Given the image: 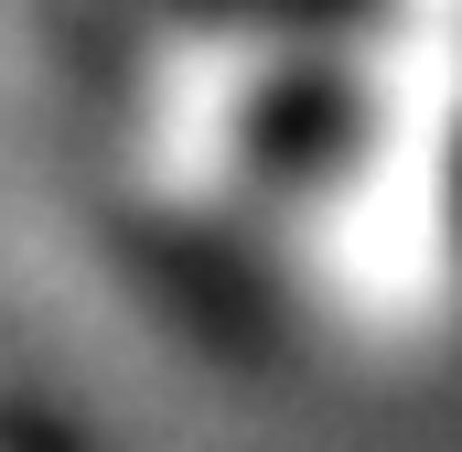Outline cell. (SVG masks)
I'll return each instance as SVG.
<instances>
[]
</instances>
